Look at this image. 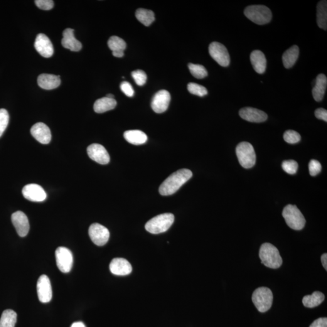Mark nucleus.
<instances>
[{"label":"nucleus","instance_id":"f257e3e1","mask_svg":"<svg viewBox=\"0 0 327 327\" xmlns=\"http://www.w3.org/2000/svg\"><path fill=\"white\" fill-rule=\"evenodd\" d=\"M193 174L190 170L183 169L174 172L160 186L159 193L163 196L173 195L187 183Z\"/></svg>","mask_w":327,"mask_h":327},{"label":"nucleus","instance_id":"f03ea898","mask_svg":"<svg viewBox=\"0 0 327 327\" xmlns=\"http://www.w3.org/2000/svg\"><path fill=\"white\" fill-rule=\"evenodd\" d=\"M259 258L262 264L270 269H278L282 264V259L279 250L270 243H264L261 245Z\"/></svg>","mask_w":327,"mask_h":327},{"label":"nucleus","instance_id":"7ed1b4c3","mask_svg":"<svg viewBox=\"0 0 327 327\" xmlns=\"http://www.w3.org/2000/svg\"><path fill=\"white\" fill-rule=\"evenodd\" d=\"M244 14L247 18L259 25L270 23L272 13L269 7L263 5H253L246 7Z\"/></svg>","mask_w":327,"mask_h":327},{"label":"nucleus","instance_id":"20e7f679","mask_svg":"<svg viewBox=\"0 0 327 327\" xmlns=\"http://www.w3.org/2000/svg\"><path fill=\"white\" fill-rule=\"evenodd\" d=\"M173 214L164 213L155 216L146 223L145 228L152 234H159L168 230L174 223Z\"/></svg>","mask_w":327,"mask_h":327},{"label":"nucleus","instance_id":"39448f33","mask_svg":"<svg viewBox=\"0 0 327 327\" xmlns=\"http://www.w3.org/2000/svg\"><path fill=\"white\" fill-rule=\"evenodd\" d=\"M283 216L289 227L295 230H301L306 225V219L296 206L288 205L282 211Z\"/></svg>","mask_w":327,"mask_h":327},{"label":"nucleus","instance_id":"423d86ee","mask_svg":"<svg viewBox=\"0 0 327 327\" xmlns=\"http://www.w3.org/2000/svg\"><path fill=\"white\" fill-rule=\"evenodd\" d=\"M272 290L267 287H259L255 290L252 295V301L258 311L265 313L271 308L273 303Z\"/></svg>","mask_w":327,"mask_h":327},{"label":"nucleus","instance_id":"0eeeda50","mask_svg":"<svg viewBox=\"0 0 327 327\" xmlns=\"http://www.w3.org/2000/svg\"><path fill=\"white\" fill-rule=\"evenodd\" d=\"M238 161L245 169L252 168L256 163L255 151L252 144L247 142H240L236 149Z\"/></svg>","mask_w":327,"mask_h":327},{"label":"nucleus","instance_id":"6e6552de","mask_svg":"<svg viewBox=\"0 0 327 327\" xmlns=\"http://www.w3.org/2000/svg\"><path fill=\"white\" fill-rule=\"evenodd\" d=\"M211 58L223 67H227L230 63L229 53L227 48L218 42H213L208 48Z\"/></svg>","mask_w":327,"mask_h":327},{"label":"nucleus","instance_id":"1a4fd4ad","mask_svg":"<svg viewBox=\"0 0 327 327\" xmlns=\"http://www.w3.org/2000/svg\"><path fill=\"white\" fill-rule=\"evenodd\" d=\"M56 265L61 272H70L73 266V255L69 249L60 247L55 251Z\"/></svg>","mask_w":327,"mask_h":327},{"label":"nucleus","instance_id":"9d476101","mask_svg":"<svg viewBox=\"0 0 327 327\" xmlns=\"http://www.w3.org/2000/svg\"><path fill=\"white\" fill-rule=\"evenodd\" d=\"M88 235L92 242L98 246L104 245L110 237L109 230L104 226L98 223L93 224L90 226Z\"/></svg>","mask_w":327,"mask_h":327},{"label":"nucleus","instance_id":"9b49d317","mask_svg":"<svg viewBox=\"0 0 327 327\" xmlns=\"http://www.w3.org/2000/svg\"><path fill=\"white\" fill-rule=\"evenodd\" d=\"M38 299L42 303H48L52 298V290L50 279L45 275L39 277L36 286Z\"/></svg>","mask_w":327,"mask_h":327},{"label":"nucleus","instance_id":"f8f14e48","mask_svg":"<svg viewBox=\"0 0 327 327\" xmlns=\"http://www.w3.org/2000/svg\"><path fill=\"white\" fill-rule=\"evenodd\" d=\"M22 193L26 200L34 202H43L47 198V194L43 188L36 184L24 186Z\"/></svg>","mask_w":327,"mask_h":327},{"label":"nucleus","instance_id":"ddd939ff","mask_svg":"<svg viewBox=\"0 0 327 327\" xmlns=\"http://www.w3.org/2000/svg\"><path fill=\"white\" fill-rule=\"evenodd\" d=\"M171 94L166 90H159L154 95L152 99L151 106L155 112L161 114L168 109L171 102Z\"/></svg>","mask_w":327,"mask_h":327},{"label":"nucleus","instance_id":"4468645a","mask_svg":"<svg viewBox=\"0 0 327 327\" xmlns=\"http://www.w3.org/2000/svg\"><path fill=\"white\" fill-rule=\"evenodd\" d=\"M87 151L90 158L98 164L104 165L110 162L109 154L102 145L91 144L87 147Z\"/></svg>","mask_w":327,"mask_h":327},{"label":"nucleus","instance_id":"2eb2a0df","mask_svg":"<svg viewBox=\"0 0 327 327\" xmlns=\"http://www.w3.org/2000/svg\"><path fill=\"white\" fill-rule=\"evenodd\" d=\"M11 220L19 237H26L28 234L30 225L25 213L21 211H16L12 214Z\"/></svg>","mask_w":327,"mask_h":327},{"label":"nucleus","instance_id":"dca6fc26","mask_svg":"<svg viewBox=\"0 0 327 327\" xmlns=\"http://www.w3.org/2000/svg\"><path fill=\"white\" fill-rule=\"evenodd\" d=\"M34 46L36 51L45 58H50L53 54V47L50 39L43 34L36 36Z\"/></svg>","mask_w":327,"mask_h":327},{"label":"nucleus","instance_id":"f3484780","mask_svg":"<svg viewBox=\"0 0 327 327\" xmlns=\"http://www.w3.org/2000/svg\"><path fill=\"white\" fill-rule=\"evenodd\" d=\"M31 132L35 139L41 144H48L51 141L50 129L43 122H38L34 124L31 128Z\"/></svg>","mask_w":327,"mask_h":327},{"label":"nucleus","instance_id":"a211bd4d","mask_svg":"<svg viewBox=\"0 0 327 327\" xmlns=\"http://www.w3.org/2000/svg\"><path fill=\"white\" fill-rule=\"evenodd\" d=\"M240 117L245 121L252 122H262L266 121L268 116L262 110L253 107H245L240 110Z\"/></svg>","mask_w":327,"mask_h":327},{"label":"nucleus","instance_id":"6ab92c4d","mask_svg":"<svg viewBox=\"0 0 327 327\" xmlns=\"http://www.w3.org/2000/svg\"><path fill=\"white\" fill-rule=\"evenodd\" d=\"M109 269L112 274L117 276H125L131 274V264L123 258H115L110 262Z\"/></svg>","mask_w":327,"mask_h":327},{"label":"nucleus","instance_id":"aec40b11","mask_svg":"<svg viewBox=\"0 0 327 327\" xmlns=\"http://www.w3.org/2000/svg\"><path fill=\"white\" fill-rule=\"evenodd\" d=\"M63 38L61 41L64 48L69 49L71 51L78 52L82 48V44L75 38L74 30L68 28L64 31Z\"/></svg>","mask_w":327,"mask_h":327},{"label":"nucleus","instance_id":"412c9836","mask_svg":"<svg viewBox=\"0 0 327 327\" xmlns=\"http://www.w3.org/2000/svg\"><path fill=\"white\" fill-rule=\"evenodd\" d=\"M251 63L256 72L262 74L266 70L267 60L264 53L259 50L253 51L250 54Z\"/></svg>","mask_w":327,"mask_h":327},{"label":"nucleus","instance_id":"4be33fe9","mask_svg":"<svg viewBox=\"0 0 327 327\" xmlns=\"http://www.w3.org/2000/svg\"><path fill=\"white\" fill-rule=\"evenodd\" d=\"M39 86L43 89L52 90L57 88L61 84L60 77L52 74H41L38 78Z\"/></svg>","mask_w":327,"mask_h":327},{"label":"nucleus","instance_id":"5701e85b","mask_svg":"<svg viewBox=\"0 0 327 327\" xmlns=\"http://www.w3.org/2000/svg\"><path fill=\"white\" fill-rule=\"evenodd\" d=\"M315 84L312 90V94L316 102H320L325 95L327 85V78L325 75L319 74L315 80Z\"/></svg>","mask_w":327,"mask_h":327},{"label":"nucleus","instance_id":"b1692460","mask_svg":"<svg viewBox=\"0 0 327 327\" xmlns=\"http://www.w3.org/2000/svg\"><path fill=\"white\" fill-rule=\"evenodd\" d=\"M124 137L127 142L134 145L143 144L147 141L146 134L138 130H128L124 132Z\"/></svg>","mask_w":327,"mask_h":327},{"label":"nucleus","instance_id":"393cba45","mask_svg":"<svg viewBox=\"0 0 327 327\" xmlns=\"http://www.w3.org/2000/svg\"><path fill=\"white\" fill-rule=\"evenodd\" d=\"M117 102L115 99H110L106 97L100 98L96 101L93 109L98 114H102L114 109L117 105Z\"/></svg>","mask_w":327,"mask_h":327},{"label":"nucleus","instance_id":"a878e982","mask_svg":"<svg viewBox=\"0 0 327 327\" xmlns=\"http://www.w3.org/2000/svg\"><path fill=\"white\" fill-rule=\"evenodd\" d=\"M299 54V49L298 46L296 45L293 46L285 52L282 55V61H283L284 67L286 69L292 68L296 63Z\"/></svg>","mask_w":327,"mask_h":327},{"label":"nucleus","instance_id":"bb28decb","mask_svg":"<svg viewBox=\"0 0 327 327\" xmlns=\"http://www.w3.org/2000/svg\"><path fill=\"white\" fill-rule=\"evenodd\" d=\"M325 299V296L320 292H314L311 295H307L302 299V303L307 308H314L319 306Z\"/></svg>","mask_w":327,"mask_h":327},{"label":"nucleus","instance_id":"cd10ccee","mask_svg":"<svg viewBox=\"0 0 327 327\" xmlns=\"http://www.w3.org/2000/svg\"><path fill=\"white\" fill-rule=\"evenodd\" d=\"M317 23L319 28L327 29V1L324 0L318 2L317 6Z\"/></svg>","mask_w":327,"mask_h":327},{"label":"nucleus","instance_id":"c85d7f7f","mask_svg":"<svg viewBox=\"0 0 327 327\" xmlns=\"http://www.w3.org/2000/svg\"><path fill=\"white\" fill-rule=\"evenodd\" d=\"M17 314L12 310H6L0 318V327H15L17 323Z\"/></svg>","mask_w":327,"mask_h":327},{"label":"nucleus","instance_id":"c756f323","mask_svg":"<svg viewBox=\"0 0 327 327\" xmlns=\"http://www.w3.org/2000/svg\"><path fill=\"white\" fill-rule=\"evenodd\" d=\"M138 20L144 26H149L155 21V14L151 10L140 8L135 13Z\"/></svg>","mask_w":327,"mask_h":327},{"label":"nucleus","instance_id":"7c9ffc66","mask_svg":"<svg viewBox=\"0 0 327 327\" xmlns=\"http://www.w3.org/2000/svg\"><path fill=\"white\" fill-rule=\"evenodd\" d=\"M108 46L110 50L114 51H123L126 48V43L122 38L117 36H112L108 41Z\"/></svg>","mask_w":327,"mask_h":327},{"label":"nucleus","instance_id":"2f4dec72","mask_svg":"<svg viewBox=\"0 0 327 327\" xmlns=\"http://www.w3.org/2000/svg\"><path fill=\"white\" fill-rule=\"evenodd\" d=\"M189 69L191 75L198 79H203L208 75L207 70L202 65L190 63L189 64Z\"/></svg>","mask_w":327,"mask_h":327},{"label":"nucleus","instance_id":"473e14b6","mask_svg":"<svg viewBox=\"0 0 327 327\" xmlns=\"http://www.w3.org/2000/svg\"><path fill=\"white\" fill-rule=\"evenodd\" d=\"M188 89L189 92L191 93V94L197 95L201 97L207 95L208 93V91L205 87L194 83L189 84L188 85Z\"/></svg>","mask_w":327,"mask_h":327},{"label":"nucleus","instance_id":"72a5a7b5","mask_svg":"<svg viewBox=\"0 0 327 327\" xmlns=\"http://www.w3.org/2000/svg\"><path fill=\"white\" fill-rule=\"evenodd\" d=\"M301 137L299 133L294 130H287L284 134V141L289 144H296L301 141Z\"/></svg>","mask_w":327,"mask_h":327},{"label":"nucleus","instance_id":"f704fd0d","mask_svg":"<svg viewBox=\"0 0 327 327\" xmlns=\"http://www.w3.org/2000/svg\"><path fill=\"white\" fill-rule=\"evenodd\" d=\"M9 121V115L6 109H0V137L6 129Z\"/></svg>","mask_w":327,"mask_h":327},{"label":"nucleus","instance_id":"c9c22d12","mask_svg":"<svg viewBox=\"0 0 327 327\" xmlns=\"http://www.w3.org/2000/svg\"><path fill=\"white\" fill-rule=\"evenodd\" d=\"M282 167L286 173L294 174L296 173L298 169V164L294 160L284 161L282 164Z\"/></svg>","mask_w":327,"mask_h":327},{"label":"nucleus","instance_id":"e433bc0d","mask_svg":"<svg viewBox=\"0 0 327 327\" xmlns=\"http://www.w3.org/2000/svg\"><path fill=\"white\" fill-rule=\"evenodd\" d=\"M132 76L137 85L141 86L146 84L147 81L146 73L142 70H137L132 72Z\"/></svg>","mask_w":327,"mask_h":327},{"label":"nucleus","instance_id":"4c0bfd02","mask_svg":"<svg viewBox=\"0 0 327 327\" xmlns=\"http://www.w3.org/2000/svg\"><path fill=\"white\" fill-rule=\"evenodd\" d=\"M309 172L312 176H316L320 173L322 169L321 164L318 161L312 159L309 165Z\"/></svg>","mask_w":327,"mask_h":327},{"label":"nucleus","instance_id":"58836bf2","mask_svg":"<svg viewBox=\"0 0 327 327\" xmlns=\"http://www.w3.org/2000/svg\"><path fill=\"white\" fill-rule=\"evenodd\" d=\"M35 2L38 8L44 11H49L52 9L54 6L52 0H36Z\"/></svg>","mask_w":327,"mask_h":327},{"label":"nucleus","instance_id":"ea45409f","mask_svg":"<svg viewBox=\"0 0 327 327\" xmlns=\"http://www.w3.org/2000/svg\"><path fill=\"white\" fill-rule=\"evenodd\" d=\"M120 88L122 92L127 97H132L134 95V88L129 82H123L120 85Z\"/></svg>","mask_w":327,"mask_h":327},{"label":"nucleus","instance_id":"a19ab883","mask_svg":"<svg viewBox=\"0 0 327 327\" xmlns=\"http://www.w3.org/2000/svg\"><path fill=\"white\" fill-rule=\"evenodd\" d=\"M314 114H315L317 119L324 120V121L327 122V110L323 109V108H319V109L316 110Z\"/></svg>","mask_w":327,"mask_h":327},{"label":"nucleus","instance_id":"79ce46f5","mask_svg":"<svg viewBox=\"0 0 327 327\" xmlns=\"http://www.w3.org/2000/svg\"><path fill=\"white\" fill-rule=\"evenodd\" d=\"M310 327H327V319L322 318L316 319Z\"/></svg>","mask_w":327,"mask_h":327},{"label":"nucleus","instance_id":"37998d69","mask_svg":"<svg viewBox=\"0 0 327 327\" xmlns=\"http://www.w3.org/2000/svg\"><path fill=\"white\" fill-rule=\"evenodd\" d=\"M322 264L323 265L324 269L327 270V253L322 255L321 257Z\"/></svg>","mask_w":327,"mask_h":327},{"label":"nucleus","instance_id":"c03bdc74","mask_svg":"<svg viewBox=\"0 0 327 327\" xmlns=\"http://www.w3.org/2000/svg\"><path fill=\"white\" fill-rule=\"evenodd\" d=\"M112 54L113 55L115 56V57L117 58H122L123 56H124V52L123 51H114L112 52Z\"/></svg>","mask_w":327,"mask_h":327},{"label":"nucleus","instance_id":"a18cd8bd","mask_svg":"<svg viewBox=\"0 0 327 327\" xmlns=\"http://www.w3.org/2000/svg\"><path fill=\"white\" fill-rule=\"evenodd\" d=\"M70 327H86L85 324L82 323V322H75V323H73L72 326Z\"/></svg>","mask_w":327,"mask_h":327},{"label":"nucleus","instance_id":"49530a36","mask_svg":"<svg viewBox=\"0 0 327 327\" xmlns=\"http://www.w3.org/2000/svg\"><path fill=\"white\" fill-rule=\"evenodd\" d=\"M106 97L110 98V99H114V95L112 94H107Z\"/></svg>","mask_w":327,"mask_h":327}]
</instances>
